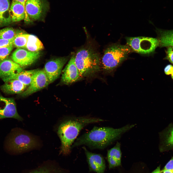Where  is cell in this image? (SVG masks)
Segmentation results:
<instances>
[{"label": "cell", "instance_id": "cell-1", "mask_svg": "<svg viewBox=\"0 0 173 173\" xmlns=\"http://www.w3.org/2000/svg\"><path fill=\"white\" fill-rule=\"evenodd\" d=\"M135 125L134 124H128L117 129L94 126L90 131L77 138L72 146V149L85 145L92 149H103Z\"/></svg>", "mask_w": 173, "mask_h": 173}, {"label": "cell", "instance_id": "cell-2", "mask_svg": "<svg viewBox=\"0 0 173 173\" xmlns=\"http://www.w3.org/2000/svg\"><path fill=\"white\" fill-rule=\"evenodd\" d=\"M104 121L99 118L89 116H71L65 118L60 123L57 129L61 142L60 153L64 155L70 154L73 144L81 130L86 126Z\"/></svg>", "mask_w": 173, "mask_h": 173}, {"label": "cell", "instance_id": "cell-3", "mask_svg": "<svg viewBox=\"0 0 173 173\" xmlns=\"http://www.w3.org/2000/svg\"><path fill=\"white\" fill-rule=\"evenodd\" d=\"M75 62L81 77L92 75L100 69L99 55L90 48H83L78 50L75 55Z\"/></svg>", "mask_w": 173, "mask_h": 173}, {"label": "cell", "instance_id": "cell-4", "mask_svg": "<svg viewBox=\"0 0 173 173\" xmlns=\"http://www.w3.org/2000/svg\"><path fill=\"white\" fill-rule=\"evenodd\" d=\"M38 140L34 136L21 129L13 130L6 144L8 151L19 153L36 148L38 146Z\"/></svg>", "mask_w": 173, "mask_h": 173}, {"label": "cell", "instance_id": "cell-5", "mask_svg": "<svg viewBox=\"0 0 173 173\" xmlns=\"http://www.w3.org/2000/svg\"><path fill=\"white\" fill-rule=\"evenodd\" d=\"M130 48L127 45L115 44L109 47L104 51L102 59L103 69L111 73L127 57L130 51Z\"/></svg>", "mask_w": 173, "mask_h": 173}, {"label": "cell", "instance_id": "cell-6", "mask_svg": "<svg viewBox=\"0 0 173 173\" xmlns=\"http://www.w3.org/2000/svg\"><path fill=\"white\" fill-rule=\"evenodd\" d=\"M126 40L128 45L134 51L142 54L152 53L159 45L158 39L151 37H127Z\"/></svg>", "mask_w": 173, "mask_h": 173}, {"label": "cell", "instance_id": "cell-7", "mask_svg": "<svg viewBox=\"0 0 173 173\" xmlns=\"http://www.w3.org/2000/svg\"><path fill=\"white\" fill-rule=\"evenodd\" d=\"M39 51H32L24 48H17L12 53V60L22 67L31 65L40 57Z\"/></svg>", "mask_w": 173, "mask_h": 173}, {"label": "cell", "instance_id": "cell-8", "mask_svg": "<svg viewBox=\"0 0 173 173\" xmlns=\"http://www.w3.org/2000/svg\"><path fill=\"white\" fill-rule=\"evenodd\" d=\"M68 60V57H60L50 60L46 63L43 69L49 84L59 77L63 66Z\"/></svg>", "mask_w": 173, "mask_h": 173}, {"label": "cell", "instance_id": "cell-9", "mask_svg": "<svg viewBox=\"0 0 173 173\" xmlns=\"http://www.w3.org/2000/svg\"><path fill=\"white\" fill-rule=\"evenodd\" d=\"M8 118H14L21 121L23 120L17 112L14 99L0 95V119Z\"/></svg>", "mask_w": 173, "mask_h": 173}, {"label": "cell", "instance_id": "cell-10", "mask_svg": "<svg viewBox=\"0 0 173 173\" xmlns=\"http://www.w3.org/2000/svg\"><path fill=\"white\" fill-rule=\"evenodd\" d=\"M49 84L43 69L39 70L27 88L21 93L23 97L29 96L47 86Z\"/></svg>", "mask_w": 173, "mask_h": 173}, {"label": "cell", "instance_id": "cell-11", "mask_svg": "<svg viewBox=\"0 0 173 173\" xmlns=\"http://www.w3.org/2000/svg\"><path fill=\"white\" fill-rule=\"evenodd\" d=\"M46 8V4L44 0H27L25 6L28 16L30 20L33 21L39 19Z\"/></svg>", "mask_w": 173, "mask_h": 173}, {"label": "cell", "instance_id": "cell-12", "mask_svg": "<svg viewBox=\"0 0 173 173\" xmlns=\"http://www.w3.org/2000/svg\"><path fill=\"white\" fill-rule=\"evenodd\" d=\"M61 81L63 83L69 85L79 80L81 76L75 62V55H73L62 71Z\"/></svg>", "mask_w": 173, "mask_h": 173}, {"label": "cell", "instance_id": "cell-13", "mask_svg": "<svg viewBox=\"0 0 173 173\" xmlns=\"http://www.w3.org/2000/svg\"><path fill=\"white\" fill-rule=\"evenodd\" d=\"M89 165V169L97 173H104L106 166L104 160L100 154L93 153L82 147Z\"/></svg>", "mask_w": 173, "mask_h": 173}, {"label": "cell", "instance_id": "cell-14", "mask_svg": "<svg viewBox=\"0 0 173 173\" xmlns=\"http://www.w3.org/2000/svg\"><path fill=\"white\" fill-rule=\"evenodd\" d=\"M23 70L21 67L10 59L0 62V78L2 79L16 75Z\"/></svg>", "mask_w": 173, "mask_h": 173}, {"label": "cell", "instance_id": "cell-15", "mask_svg": "<svg viewBox=\"0 0 173 173\" xmlns=\"http://www.w3.org/2000/svg\"><path fill=\"white\" fill-rule=\"evenodd\" d=\"M10 11L12 22H19L24 19L27 21H31L27 15L25 7L19 1L13 0L10 6Z\"/></svg>", "mask_w": 173, "mask_h": 173}, {"label": "cell", "instance_id": "cell-16", "mask_svg": "<svg viewBox=\"0 0 173 173\" xmlns=\"http://www.w3.org/2000/svg\"><path fill=\"white\" fill-rule=\"evenodd\" d=\"M5 82L1 88L4 92L7 94L22 93L26 89L27 86L17 79H11Z\"/></svg>", "mask_w": 173, "mask_h": 173}, {"label": "cell", "instance_id": "cell-17", "mask_svg": "<svg viewBox=\"0 0 173 173\" xmlns=\"http://www.w3.org/2000/svg\"><path fill=\"white\" fill-rule=\"evenodd\" d=\"M121 154L120 144L117 142L113 147L107 152V159L110 168L121 165Z\"/></svg>", "mask_w": 173, "mask_h": 173}, {"label": "cell", "instance_id": "cell-18", "mask_svg": "<svg viewBox=\"0 0 173 173\" xmlns=\"http://www.w3.org/2000/svg\"><path fill=\"white\" fill-rule=\"evenodd\" d=\"M39 70L36 69L28 70H23L16 75L2 79L4 82L11 79H17L27 86L30 85L35 75Z\"/></svg>", "mask_w": 173, "mask_h": 173}, {"label": "cell", "instance_id": "cell-19", "mask_svg": "<svg viewBox=\"0 0 173 173\" xmlns=\"http://www.w3.org/2000/svg\"><path fill=\"white\" fill-rule=\"evenodd\" d=\"M9 0H0V26L10 24L12 21Z\"/></svg>", "mask_w": 173, "mask_h": 173}, {"label": "cell", "instance_id": "cell-20", "mask_svg": "<svg viewBox=\"0 0 173 173\" xmlns=\"http://www.w3.org/2000/svg\"><path fill=\"white\" fill-rule=\"evenodd\" d=\"M159 45L161 47L173 46V30L157 31Z\"/></svg>", "mask_w": 173, "mask_h": 173}, {"label": "cell", "instance_id": "cell-21", "mask_svg": "<svg viewBox=\"0 0 173 173\" xmlns=\"http://www.w3.org/2000/svg\"><path fill=\"white\" fill-rule=\"evenodd\" d=\"M43 45L36 36L29 34L25 49L32 51H39L43 49Z\"/></svg>", "mask_w": 173, "mask_h": 173}, {"label": "cell", "instance_id": "cell-22", "mask_svg": "<svg viewBox=\"0 0 173 173\" xmlns=\"http://www.w3.org/2000/svg\"><path fill=\"white\" fill-rule=\"evenodd\" d=\"M29 34L16 33L13 41L14 46L17 48H25Z\"/></svg>", "mask_w": 173, "mask_h": 173}, {"label": "cell", "instance_id": "cell-23", "mask_svg": "<svg viewBox=\"0 0 173 173\" xmlns=\"http://www.w3.org/2000/svg\"><path fill=\"white\" fill-rule=\"evenodd\" d=\"M16 33L12 28L7 27L0 30V39L13 40Z\"/></svg>", "mask_w": 173, "mask_h": 173}, {"label": "cell", "instance_id": "cell-24", "mask_svg": "<svg viewBox=\"0 0 173 173\" xmlns=\"http://www.w3.org/2000/svg\"><path fill=\"white\" fill-rule=\"evenodd\" d=\"M13 46L0 48V62L7 59L12 50Z\"/></svg>", "mask_w": 173, "mask_h": 173}, {"label": "cell", "instance_id": "cell-25", "mask_svg": "<svg viewBox=\"0 0 173 173\" xmlns=\"http://www.w3.org/2000/svg\"><path fill=\"white\" fill-rule=\"evenodd\" d=\"M166 53V56L165 59L168 60L173 64V46L167 47Z\"/></svg>", "mask_w": 173, "mask_h": 173}, {"label": "cell", "instance_id": "cell-26", "mask_svg": "<svg viewBox=\"0 0 173 173\" xmlns=\"http://www.w3.org/2000/svg\"><path fill=\"white\" fill-rule=\"evenodd\" d=\"M30 173H58L49 168L42 167L36 169Z\"/></svg>", "mask_w": 173, "mask_h": 173}, {"label": "cell", "instance_id": "cell-27", "mask_svg": "<svg viewBox=\"0 0 173 173\" xmlns=\"http://www.w3.org/2000/svg\"><path fill=\"white\" fill-rule=\"evenodd\" d=\"M166 140V143L167 145L173 147V127L168 133Z\"/></svg>", "mask_w": 173, "mask_h": 173}, {"label": "cell", "instance_id": "cell-28", "mask_svg": "<svg viewBox=\"0 0 173 173\" xmlns=\"http://www.w3.org/2000/svg\"><path fill=\"white\" fill-rule=\"evenodd\" d=\"M13 41L5 39H0V48L13 46Z\"/></svg>", "mask_w": 173, "mask_h": 173}, {"label": "cell", "instance_id": "cell-29", "mask_svg": "<svg viewBox=\"0 0 173 173\" xmlns=\"http://www.w3.org/2000/svg\"><path fill=\"white\" fill-rule=\"evenodd\" d=\"M164 71L167 75L172 74L173 73V66L170 64L167 65L164 68Z\"/></svg>", "mask_w": 173, "mask_h": 173}, {"label": "cell", "instance_id": "cell-30", "mask_svg": "<svg viewBox=\"0 0 173 173\" xmlns=\"http://www.w3.org/2000/svg\"><path fill=\"white\" fill-rule=\"evenodd\" d=\"M164 169L173 170V156L165 165Z\"/></svg>", "mask_w": 173, "mask_h": 173}, {"label": "cell", "instance_id": "cell-31", "mask_svg": "<svg viewBox=\"0 0 173 173\" xmlns=\"http://www.w3.org/2000/svg\"><path fill=\"white\" fill-rule=\"evenodd\" d=\"M160 173H173V170L164 169L160 171Z\"/></svg>", "mask_w": 173, "mask_h": 173}, {"label": "cell", "instance_id": "cell-32", "mask_svg": "<svg viewBox=\"0 0 173 173\" xmlns=\"http://www.w3.org/2000/svg\"><path fill=\"white\" fill-rule=\"evenodd\" d=\"M21 3L24 6L25 8V4L27 0H14Z\"/></svg>", "mask_w": 173, "mask_h": 173}, {"label": "cell", "instance_id": "cell-33", "mask_svg": "<svg viewBox=\"0 0 173 173\" xmlns=\"http://www.w3.org/2000/svg\"><path fill=\"white\" fill-rule=\"evenodd\" d=\"M160 167H158L152 173H160Z\"/></svg>", "mask_w": 173, "mask_h": 173}, {"label": "cell", "instance_id": "cell-34", "mask_svg": "<svg viewBox=\"0 0 173 173\" xmlns=\"http://www.w3.org/2000/svg\"><path fill=\"white\" fill-rule=\"evenodd\" d=\"M171 75V77L173 79V73Z\"/></svg>", "mask_w": 173, "mask_h": 173}]
</instances>
